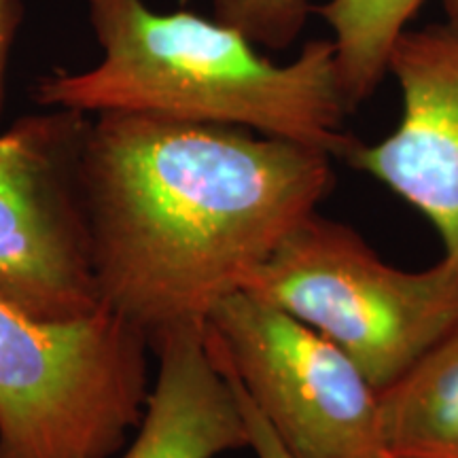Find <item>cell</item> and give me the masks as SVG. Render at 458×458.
I'll use <instances>...</instances> for the list:
<instances>
[{"label": "cell", "mask_w": 458, "mask_h": 458, "mask_svg": "<svg viewBox=\"0 0 458 458\" xmlns=\"http://www.w3.org/2000/svg\"><path fill=\"white\" fill-rule=\"evenodd\" d=\"M327 151L238 125L91 114L83 193L102 310L148 342L208 314L334 189Z\"/></svg>", "instance_id": "6da1fadb"}, {"label": "cell", "mask_w": 458, "mask_h": 458, "mask_svg": "<svg viewBox=\"0 0 458 458\" xmlns=\"http://www.w3.org/2000/svg\"><path fill=\"white\" fill-rule=\"evenodd\" d=\"M85 3L102 60L43 77L34 88L41 106L238 125L334 159L357 142L344 128L351 111L331 38H314L289 64H276L236 28L193 11L162 13L145 0Z\"/></svg>", "instance_id": "7a4b0ae2"}, {"label": "cell", "mask_w": 458, "mask_h": 458, "mask_svg": "<svg viewBox=\"0 0 458 458\" xmlns=\"http://www.w3.org/2000/svg\"><path fill=\"white\" fill-rule=\"evenodd\" d=\"M145 331L102 310L41 320L0 293V458H114L140 425Z\"/></svg>", "instance_id": "3957f363"}, {"label": "cell", "mask_w": 458, "mask_h": 458, "mask_svg": "<svg viewBox=\"0 0 458 458\" xmlns=\"http://www.w3.org/2000/svg\"><path fill=\"white\" fill-rule=\"evenodd\" d=\"M342 348L377 391L458 325V263L427 270L382 259L357 229L314 213L257 266L242 289Z\"/></svg>", "instance_id": "277c9868"}, {"label": "cell", "mask_w": 458, "mask_h": 458, "mask_svg": "<svg viewBox=\"0 0 458 458\" xmlns=\"http://www.w3.org/2000/svg\"><path fill=\"white\" fill-rule=\"evenodd\" d=\"M206 340L293 458H388L380 391L317 329L233 291L210 310Z\"/></svg>", "instance_id": "5b68a950"}, {"label": "cell", "mask_w": 458, "mask_h": 458, "mask_svg": "<svg viewBox=\"0 0 458 458\" xmlns=\"http://www.w3.org/2000/svg\"><path fill=\"white\" fill-rule=\"evenodd\" d=\"M89 119L51 108L0 134V293L51 323L102 312L83 193Z\"/></svg>", "instance_id": "8992f818"}, {"label": "cell", "mask_w": 458, "mask_h": 458, "mask_svg": "<svg viewBox=\"0 0 458 458\" xmlns=\"http://www.w3.org/2000/svg\"><path fill=\"white\" fill-rule=\"evenodd\" d=\"M388 74L401 91L397 128L374 145L357 140L344 162L427 216L442 257L458 263V28H408Z\"/></svg>", "instance_id": "52a82bcc"}, {"label": "cell", "mask_w": 458, "mask_h": 458, "mask_svg": "<svg viewBox=\"0 0 458 458\" xmlns=\"http://www.w3.org/2000/svg\"><path fill=\"white\" fill-rule=\"evenodd\" d=\"M157 374L136 437L119 458H216L249 448V427L229 376L206 340V323H187L151 342Z\"/></svg>", "instance_id": "ba28073f"}, {"label": "cell", "mask_w": 458, "mask_h": 458, "mask_svg": "<svg viewBox=\"0 0 458 458\" xmlns=\"http://www.w3.org/2000/svg\"><path fill=\"white\" fill-rule=\"evenodd\" d=\"M393 458H458V325L380 391Z\"/></svg>", "instance_id": "9c48e42d"}, {"label": "cell", "mask_w": 458, "mask_h": 458, "mask_svg": "<svg viewBox=\"0 0 458 458\" xmlns=\"http://www.w3.org/2000/svg\"><path fill=\"white\" fill-rule=\"evenodd\" d=\"M427 0H327L314 9L331 28L337 81L348 111L363 105L388 74V57Z\"/></svg>", "instance_id": "30bf717a"}, {"label": "cell", "mask_w": 458, "mask_h": 458, "mask_svg": "<svg viewBox=\"0 0 458 458\" xmlns=\"http://www.w3.org/2000/svg\"><path fill=\"white\" fill-rule=\"evenodd\" d=\"M213 9L215 20L270 51L291 47L314 13L310 0H213Z\"/></svg>", "instance_id": "8fae6325"}, {"label": "cell", "mask_w": 458, "mask_h": 458, "mask_svg": "<svg viewBox=\"0 0 458 458\" xmlns=\"http://www.w3.org/2000/svg\"><path fill=\"white\" fill-rule=\"evenodd\" d=\"M213 352V351H210ZM219 363V360H216ZM221 365V363H219ZM223 368V365H221ZM223 371L229 376L232 380L233 388H236L238 401H240V408L244 411L246 418V427H249V448L255 452L257 458H293L286 452V448L280 444V439L276 437V433L272 431V427L267 425V420L259 414V410L255 408L253 401L249 399V394L242 391V386L238 385V380L233 377L229 371L223 368Z\"/></svg>", "instance_id": "7c38bea8"}, {"label": "cell", "mask_w": 458, "mask_h": 458, "mask_svg": "<svg viewBox=\"0 0 458 458\" xmlns=\"http://www.w3.org/2000/svg\"><path fill=\"white\" fill-rule=\"evenodd\" d=\"M21 20H24V3L21 0H0V119H3L4 106H7L9 62Z\"/></svg>", "instance_id": "4fadbf2b"}, {"label": "cell", "mask_w": 458, "mask_h": 458, "mask_svg": "<svg viewBox=\"0 0 458 458\" xmlns=\"http://www.w3.org/2000/svg\"><path fill=\"white\" fill-rule=\"evenodd\" d=\"M445 11V21L458 28V0H442Z\"/></svg>", "instance_id": "5bb4252c"}, {"label": "cell", "mask_w": 458, "mask_h": 458, "mask_svg": "<svg viewBox=\"0 0 458 458\" xmlns=\"http://www.w3.org/2000/svg\"><path fill=\"white\" fill-rule=\"evenodd\" d=\"M388 458H393V456H388Z\"/></svg>", "instance_id": "9a60e30c"}]
</instances>
